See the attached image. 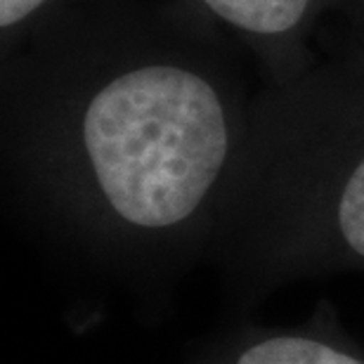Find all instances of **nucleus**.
<instances>
[{
  "label": "nucleus",
  "instance_id": "obj_3",
  "mask_svg": "<svg viewBox=\"0 0 364 364\" xmlns=\"http://www.w3.org/2000/svg\"><path fill=\"white\" fill-rule=\"evenodd\" d=\"M218 21L251 60L263 83L287 81L315 64L310 38L333 0H187Z\"/></svg>",
  "mask_w": 364,
  "mask_h": 364
},
{
  "label": "nucleus",
  "instance_id": "obj_5",
  "mask_svg": "<svg viewBox=\"0 0 364 364\" xmlns=\"http://www.w3.org/2000/svg\"><path fill=\"white\" fill-rule=\"evenodd\" d=\"M83 0H0V53L12 50L28 33Z\"/></svg>",
  "mask_w": 364,
  "mask_h": 364
},
{
  "label": "nucleus",
  "instance_id": "obj_1",
  "mask_svg": "<svg viewBox=\"0 0 364 364\" xmlns=\"http://www.w3.org/2000/svg\"><path fill=\"white\" fill-rule=\"evenodd\" d=\"M246 50L187 0H83L0 53L12 201L105 270L210 256L249 135Z\"/></svg>",
  "mask_w": 364,
  "mask_h": 364
},
{
  "label": "nucleus",
  "instance_id": "obj_2",
  "mask_svg": "<svg viewBox=\"0 0 364 364\" xmlns=\"http://www.w3.org/2000/svg\"><path fill=\"white\" fill-rule=\"evenodd\" d=\"M208 260L239 305L364 272V50L260 83Z\"/></svg>",
  "mask_w": 364,
  "mask_h": 364
},
{
  "label": "nucleus",
  "instance_id": "obj_4",
  "mask_svg": "<svg viewBox=\"0 0 364 364\" xmlns=\"http://www.w3.org/2000/svg\"><path fill=\"white\" fill-rule=\"evenodd\" d=\"M187 364H364V346L343 329L333 305L319 303L303 324L244 326Z\"/></svg>",
  "mask_w": 364,
  "mask_h": 364
},
{
  "label": "nucleus",
  "instance_id": "obj_6",
  "mask_svg": "<svg viewBox=\"0 0 364 364\" xmlns=\"http://www.w3.org/2000/svg\"><path fill=\"white\" fill-rule=\"evenodd\" d=\"M333 12L346 19L353 46L364 50V0H333Z\"/></svg>",
  "mask_w": 364,
  "mask_h": 364
}]
</instances>
